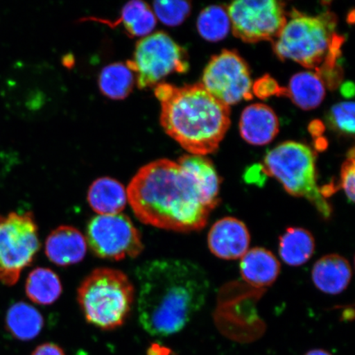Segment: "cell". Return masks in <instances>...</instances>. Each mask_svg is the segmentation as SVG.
Wrapping results in <instances>:
<instances>
[{"instance_id": "obj_23", "label": "cell", "mask_w": 355, "mask_h": 355, "mask_svg": "<svg viewBox=\"0 0 355 355\" xmlns=\"http://www.w3.org/2000/svg\"><path fill=\"white\" fill-rule=\"evenodd\" d=\"M118 24H122L132 37H145L153 32L157 17L146 3L131 1L123 7L121 17L111 26Z\"/></svg>"}, {"instance_id": "obj_28", "label": "cell", "mask_w": 355, "mask_h": 355, "mask_svg": "<svg viewBox=\"0 0 355 355\" xmlns=\"http://www.w3.org/2000/svg\"><path fill=\"white\" fill-rule=\"evenodd\" d=\"M283 88L279 87L275 80L269 76H266L256 82L252 86V93L260 98L277 95L282 96Z\"/></svg>"}, {"instance_id": "obj_20", "label": "cell", "mask_w": 355, "mask_h": 355, "mask_svg": "<svg viewBox=\"0 0 355 355\" xmlns=\"http://www.w3.org/2000/svg\"><path fill=\"white\" fill-rule=\"evenodd\" d=\"M6 327L17 340H32L37 337L44 327V318L33 306L19 302L12 304L6 315Z\"/></svg>"}, {"instance_id": "obj_16", "label": "cell", "mask_w": 355, "mask_h": 355, "mask_svg": "<svg viewBox=\"0 0 355 355\" xmlns=\"http://www.w3.org/2000/svg\"><path fill=\"white\" fill-rule=\"evenodd\" d=\"M241 259L242 278L254 287L272 286L281 272V264L277 257L263 248L248 250Z\"/></svg>"}, {"instance_id": "obj_13", "label": "cell", "mask_w": 355, "mask_h": 355, "mask_svg": "<svg viewBox=\"0 0 355 355\" xmlns=\"http://www.w3.org/2000/svg\"><path fill=\"white\" fill-rule=\"evenodd\" d=\"M84 235L73 226L60 225L48 235L46 254L53 263L68 266L79 263L87 254Z\"/></svg>"}, {"instance_id": "obj_5", "label": "cell", "mask_w": 355, "mask_h": 355, "mask_svg": "<svg viewBox=\"0 0 355 355\" xmlns=\"http://www.w3.org/2000/svg\"><path fill=\"white\" fill-rule=\"evenodd\" d=\"M135 300V286L126 274L116 269L92 270L78 290V304L87 322L104 331L122 327Z\"/></svg>"}, {"instance_id": "obj_26", "label": "cell", "mask_w": 355, "mask_h": 355, "mask_svg": "<svg viewBox=\"0 0 355 355\" xmlns=\"http://www.w3.org/2000/svg\"><path fill=\"white\" fill-rule=\"evenodd\" d=\"M331 122L337 130L353 135L354 133V101H344L336 104L331 110Z\"/></svg>"}, {"instance_id": "obj_30", "label": "cell", "mask_w": 355, "mask_h": 355, "mask_svg": "<svg viewBox=\"0 0 355 355\" xmlns=\"http://www.w3.org/2000/svg\"><path fill=\"white\" fill-rule=\"evenodd\" d=\"M354 87V84L350 83H346L345 85L343 86V94L345 96H354V90H350L349 88Z\"/></svg>"}, {"instance_id": "obj_7", "label": "cell", "mask_w": 355, "mask_h": 355, "mask_svg": "<svg viewBox=\"0 0 355 355\" xmlns=\"http://www.w3.org/2000/svg\"><path fill=\"white\" fill-rule=\"evenodd\" d=\"M41 242L33 213L0 216V282L12 286L32 264Z\"/></svg>"}, {"instance_id": "obj_14", "label": "cell", "mask_w": 355, "mask_h": 355, "mask_svg": "<svg viewBox=\"0 0 355 355\" xmlns=\"http://www.w3.org/2000/svg\"><path fill=\"white\" fill-rule=\"evenodd\" d=\"M239 130L248 144L263 146L272 141L279 132V121L274 110L264 104H254L243 111Z\"/></svg>"}, {"instance_id": "obj_12", "label": "cell", "mask_w": 355, "mask_h": 355, "mask_svg": "<svg viewBox=\"0 0 355 355\" xmlns=\"http://www.w3.org/2000/svg\"><path fill=\"white\" fill-rule=\"evenodd\" d=\"M250 241L246 225L234 217H224L215 222L207 236L211 254L224 260L241 259L250 250Z\"/></svg>"}, {"instance_id": "obj_22", "label": "cell", "mask_w": 355, "mask_h": 355, "mask_svg": "<svg viewBox=\"0 0 355 355\" xmlns=\"http://www.w3.org/2000/svg\"><path fill=\"white\" fill-rule=\"evenodd\" d=\"M135 73L127 64L106 66L100 74V90L110 99L123 100L130 94L135 85Z\"/></svg>"}, {"instance_id": "obj_18", "label": "cell", "mask_w": 355, "mask_h": 355, "mask_svg": "<svg viewBox=\"0 0 355 355\" xmlns=\"http://www.w3.org/2000/svg\"><path fill=\"white\" fill-rule=\"evenodd\" d=\"M326 95L325 85L319 75L313 72H301L294 75L282 96L288 97L294 104L304 110L318 107Z\"/></svg>"}, {"instance_id": "obj_27", "label": "cell", "mask_w": 355, "mask_h": 355, "mask_svg": "<svg viewBox=\"0 0 355 355\" xmlns=\"http://www.w3.org/2000/svg\"><path fill=\"white\" fill-rule=\"evenodd\" d=\"M354 149L352 148L349 153L347 159H346L343 167H341L340 172L341 188H343L349 202L352 204L354 202Z\"/></svg>"}, {"instance_id": "obj_19", "label": "cell", "mask_w": 355, "mask_h": 355, "mask_svg": "<svg viewBox=\"0 0 355 355\" xmlns=\"http://www.w3.org/2000/svg\"><path fill=\"white\" fill-rule=\"evenodd\" d=\"M315 252V239L309 230L290 227L279 242V255L286 264L300 266L308 263Z\"/></svg>"}, {"instance_id": "obj_15", "label": "cell", "mask_w": 355, "mask_h": 355, "mask_svg": "<svg viewBox=\"0 0 355 355\" xmlns=\"http://www.w3.org/2000/svg\"><path fill=\"white\" fill-rule=\"evenodd\" d=\"M352 278V268L349 261L339 254L321 257L312 270L314 286L327 295L340 294L347 288Z\"/></svg>"}, {"instance_id": "obj_4", "label": "cell", "mask_w": 355, "mask_h": 355, "mask_svg": "<svg viewBox=\"0 0 355 355\" xmlns=\"http://www.w3.org/2000/svg\"><path fill=\"white\" fill-rule=\"evenodd\" d=\"M336 17L327 12L309 16L295 10L282 32L272 42L279 60H291L308 69L317 70L319 77L336 73V61L344 39L336 33Z\"/></svg>"}, {"instance_id": "obj_9", "label": "cell", "mask_w": 355, "mask_h": 355, "mask_svg": "<svg viewBox=\"0 0 355 355\" xmlns=\"http://www.w3.org/2000/svg\"><path fill=\"white\" fill-rule=\"evenodd\" d=\"M87 243L101 259H135L144 250L139 230L125 214L97 216L87 227Z\"/></svg>"}, {"instance_id": "obj_10", "label": "cell", "mask_w": 355, "mask_h": 355, "mask_svg": "<svg viewBox=\"0 0 355 355\" xmlns=\"http://www.w3.org/2000/svg\"><path fill=\"white\" fill-rule=\"evenodd\" d=\"M227 12L234 35L247 43L273 42L287 21L285 3L276 0H239Z\"/></svg>"}, {"instance_id": "obj_2", "label": "cell", "mask_w": 355, "mask_h": 355, "mask_svg": "<svg viewBox=\"0 0 355 355\" xmlns=\"http://www.w3.org/2000/svg\"><path fill=\"white\" fill-rule=\"evenodd\" d=\"M141 326L153 336L184 329L205 305L210 282L201 266L183 259L146 261L136 270Z\"/></svg>"}, {"instance_id": "obj_6", "label": "cell", "mask_w": 355, "mask_h": 355, "mask_svg": "<svg viewBox=\"0 0 355 355\" xmlns=\"http://www.w3.org/2000/svg\"><path fill=\"white\" fill-rule=\"evenodd\" d=\"M265 174L274 177L293 197L307 200L324 219H329L332 207L318 184L316 154L307 145L288 141L266 153L261 166Z\"/></svg>"}, {"instance_id": "obj_17", "label": "cell", "mask_w": 355, "mask_h": 355, "mask_svg": "<svg viewBox=\"0 0 355 355\" xmlns=\"http://www.w3.org/2000/svg\"><path fill=\"white\" fill-rule=\"evenodd\" d=\"M87 202L98 216L121 214L128 203L127 189L112 178H100L89 188Z\"/></svg>"}, {"instance_id": "obj_8", "label": "cell", "mask_w": 355, "mask_h": 355, "mask_svg": "<svg viewBox=\"0 0 355 355\" xmlns=\"http://www.w3.org/2000/svg\"><path fill=\"white\" fill-rule=\"evenodd\" d=\"M127 65L141 89L157 86L168 74L186 73L189 68L187 52L165 33L149 35L137 42Z\"/></svg>"}, {"instance_id": "obj_3", "label": "cell", "mask_w": 355, "mask_h": 355, "mask_svg": "<svg viewBox=\"0 0 355 355\" xmlns=\"http://www.w3.org/2000/svg\"><path fill=\"white\" fill-rule=\"evenodd\" d=\"M155 95L162 105L164 130L182 148L203 157L218 149L230 126V106L201 83L180 87L159 83Z\"/></svg>"}, {"instance_id": "obj_31", "label": "cell", "mask_w": 355, "mask_h": 355, "mask_svg": "<svg viewBox=\"0 0 355 355\" xmlns=\"http://www.w3.org/2000/svg\"><path fill=\"white\" fill-rule=\"evenodd\" d=\"M304 355H332V354L331 353L327 352V350H325V349H315L309 350V352L306 353Z\"/></svg>"}, {"instance_id": "obj_1", "label": "cell", "mask_w": 355, "mask_h": 355, "mask_svg": "<svg viewBox=\"0 0 355 355\" xmlns=\"http://www.w3.org/2000/svg\"><path fill=\"white\" fill-rule=\"evenodd\" d=\"M128 202L141 223L171 232H199L218 205L188 168L161 159L141 167L127 189Z\"/></svg>"}, {"instance_id": "obj_24", "label": "cell", "mask_w": 355, "mask_h": 355, "mask_svg": "<svg viewBox=\"0 0 355 355\" xmlns=\"http://www.w3.org/2000/svg\"><path fill=\"white\" fill-rule=\"evenodd\" d=\"M198 31L209 42H219L226 37L232 28L227 11L220 6H208L198 19Z\"/></svg>"}, {"instance_id": "obj_21", "label": "cell", "mask_w": 355, "mask_h": 355, "mask_svg": "<svg viewBox=\"0 0 355 355\" xmlns=\"http://www.w3.org/2000/svg\"><path fill=\"white\" fill-rule=\"evenodd\" d=\"M62 284L58 275L50 268H35L28 275L26 294L33 303L50 305L60 298Z\"/></svg>"}, {"instance_id": "obj_11", "label": "cell", "mask_w": 355, "mask_h": 355, "mask_svg": "<svg viewBox=\"0 0 355 355\" xmlns=\"http://www.w3.org/2000/svg\"><path fill=\"white\" fill-rule=\"evenodd\" d=\"M202 85L226 105L252 98V82L245 60L233 51L224 50L211 58L204 70Z\"/></svg>"}, {"instance_id": "obj_29", "label": "cell", "mask_w": 355, "mask_h": 355, "mask_svg": "<svg viewBox=\"0 0 355 355\" xmlns=\"http://www.w3.org/2000/svg\"><path fill=\"white\" fill-rule=\"evenodd\" d=\"M32 355H65V353L60 345L48 343L38 345Z\"/></svg>"}, {"instance_id": "obj_25", "label": "cell", "mask_w": 355, "mask_h": 355, "mask_svg": "<svg viewBox=\"0 0 355 355\" xmlns=\"http://www.w3.org/2000/svg\"><path fill=\"white\" fill-rule=\"evenodd\" d=\"M155 17L168 26H179L190 15L191 3L186 1H155L154 3Z\"/></svg>"}]
</instances>
